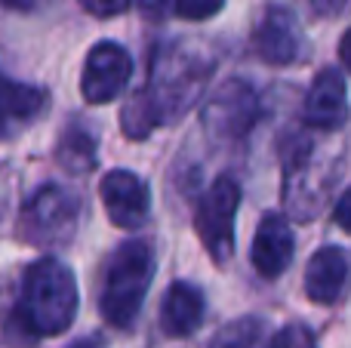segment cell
Masks as SVG:
<instances>
[{
    "label": "cell",
    "mask_w": 351,
    "mask_h": 348,
    "mask_svg": "<svg viewBox=\"0 0 351 348\" xmlns=\"http://www.w3.org/2000/svg\"><path fill=\"white\" fill-rule=\"evenodd\" d=\"M77 222V201L59 185H47L28 201L22 213V232L31 244H59L68 240Z\"/></svg>",
    "instance_id": "cell-5"
},
{
    "label": "cell",
    "mask_w": 351,
    "mask_h": 348,
    "mask_svg": "<svg viewBox=\"0 0 351 348\" xmlns=\"http://www.w3.org/2000/svg\"><path fill=\"white\" fill-rule=\"evenodd\" d=\"M305 123L321 129H339L348 121V92H346V77L336 68H324L315 77V84L305 92L302 105Z\"/></svg>",
    "instance_id": "cell-11"
},
{
    "label": "cell",
    "mask_w": 351,
    "mask_h": 348,
    "mask_svg": "<svg viewBox=\"0 0 351 348\" xmlns=\"http://www.w3.org/2000/svg\"><path fill=\"white\" fill-rule=\"evenodd\" d=\"M268 348H317V343H315V333H311L308 327L290 324L271 339Z\"/></svg>",
    "instance_id": "cell-17"
},
{
    "label": "cell",
    "mask_w": 351,
    "mask_h": 348,
    "mask_svg": "<svg viewBox=\"0 0 351 348\" xmlns=\"http://www.w3.org/2000/svg\"><path fill=\"white\" fill-rule=\"evenodd\" d=\"M210 68H213L210 59H200L194 53H182V47L173 49V53H164L154 62L152 86L139 92L154 127L179 117L182 111H188V105L204 90L206 77H210Z\"/></svg>",
    "instance_id": "cell-3"
},
{
    "label": "cell",
    "mask_w": 351,
    "mask_h": 348,
    "mask_svg": "<svg viewBox=\"0 0 351 348\" xmlns=\"http://www.w3.org/2000/svg\"><path fill=\"white\" fill-rule=\"evenodd\" d=\"M241 203V185L231 176H219L200 197L197 213H194V228L204 240L206 253L216 265H225L234 256V213Z\"/></svg>",
    "instance_id": "cell-4"
},
{
    "label": "cell",
    "mask_w": 351,
    "mask_h": 348,
    "mask_svg": "<svg viewBox=\"0 0 351 348\" xmlns=\"http://www.w3.org/2000/svg\"><path fill=\"white\" fill-rule=\"evenodd\" d=\"M253 47L262 62L268 65H290L302 53V34L290 10L284 6H268L262 12L259 25L253 31Z\"/></svg>",
    "instance_id": "cell-9"
},
{
    "label": "cell",
    "mask_w": 351,
    "mask_h": 348,
    "mask_svg": "<svg viewBox=\"0 0 351 348\" xmlns=\"http://www.w3.org/2000/svg\"><path fill=\"white\" fill-rule=\"evenodd\" d=\"M293 228L280 213H268L253 234V265L262 277H280L293 262Z\"/></svg>",
    "instance_id": "cell-12"
},
{
    "label": "cell",
    "mask_w": 351,
    "mask_h": 348,
    "mask_svg": "<svg viewBox=\"0 0 351 348\" xmlns=\"http://www.w3.org/2000/svg\"><path fill=\"white\" fill-rule=\"evenodd\" d=\"M339 55H342V65L351 71V28L342 34V40H339Z\"/></svg>",
    "instance_id": "cell-22"
},
{
    "label": "cell",
    "mask_w": 351,
    "mask_h": 348,
    "mask_svg": "<svg viewBox=\"0 0 351 348\" xmlns=\"http://www.w3.org/2000/svg\"><path fill=\"white\" fill-rule=\"evenodd\" d=\"M333 219H336V225H339L342 232L351 234V188L339 197V203H336V210H333Z\"/></svg>",
    "instance_id": "cell-20"
},
{
    "label": "cell",
    "mask_w": 351,
    "mask_h": 348,
    "mask_svg": "<svg viewBox=\"0 0 351 348\" xmlns=\"http://www.w3.org/2000/svg\"><path fill=\"white\" fill-rule=\"evenodd\" d=\"M154 277V253L145 240H127L111 253L102 281V318L111 327H133Z\"/></svg>",
    "instance_id": "cell-2"
},
{
    "label": "cell",
    "mask_w": 351,
    "mask_h": 348,
    "mask_svg": "<svg viewBox=\"0 0 351 348\" xmlns=\"http://www.w3.org/2000/svg\"><path fill=\"white\" fill-rule=\"evenodd\" d=\"M102 191V203L108 219L117 228H139L148 219L152 210V197H148V185L142 182L136 173L130 170H111L99 185Z\"/></svg>",
    "instance_id": "cell-8"
},
{
    "label": "cell",
    "mask_w": 351,
    "mask_h": 348,
    "mask_svg": "<svg viewBox=\"0 0 351 348\" xmlns=\"http://www.w3.org/2000/svg\"><path fill=\"white\" fill-rule=\"evenodd\" d=\"M256 111H259L256 90L247 80L231 77L210 96L206 111H204V123L213 139L231 142V139H241V136L253 127Z\"/></svg>",
    "instance_id": "cell-6"
},
{
    "label": "cell",
    "mask_w": 351,
    "mask_h": 348,
    "mask_svg": "<svg viewBox=\"0 0 351 348\" xmlns=\"http://www.w3.org/2000/svg\"><path fill=\"white\" fill-rule=\"evenodd\" d=\"M3 3H10V6H31V0H3Z\"/></svg>",
    "instance_id": "cell-24"
},
{
    "label": "cell",
    "mask_w": 351,
    "mask_h": 348,
    "mask_svg": "<svg viewBox=\"0 0 351 348\" xmlns=\"http://www.w3.org/2000/svg\"><path fill=\"white\" fill-rule=\"evenodd\" d=\"M351 281V256L342 247H321L305 269V296L315 306H336Z\"/></svg>",
    "instance_id": "cell-10"
},
{
    "label": "cell",
    "mask_w": 351,
    "mask_h": 348,
    "mask_svg": "<svg viewBox=\"0 0 351 348\" xmlns=\"http://www.w3.org/2000/svg\"><path fill=\"white\" fill-rule=\"evenodd\" d=\"M80 6H84L90 16H96V18H111V16L127 12L130 0H80Z\"/></svg>",
    "instance_id": "cell-18"
},
{
    "label": "cell",
    "mask_w": 351,
    "mask_h": 348,
    "mask_svg": "<svg viewBox=\"0 0 351 348\" xmlns=\"http://www.w3.org/2000/svg\"><path fill=\"white\" fill-rule=\"evenodd\" d=\"M133 74V59L130 53L114 40H102L90 49L84 62V77H80V92L86 102L105 105L117 99Z\"/></svg>",
    "instance_id": "cell-7"
},
{
    "label": "cell",
    "mask_w": 351,
    "mask_h": 348,
    "mask_svg": "<svg viewBox=\"0 0 351 348\" xmlns=\"http://www.w3.org/2000/svg\"><path fill=\"white\" fill-rule=\"evenodd\" d=\"M71 348H102L96 343V339H84V343H77V345H71Z\"/></svg>",
    "instance_id": "cell-23"
},
{
    "label": "cell",
    "mask_w": 351,
    "mask_h": 348,
    "mask_svg": "<svg viewBox=\"0 0 351 348\" xmlns=\"http://www.w3.org/2000/svg\"><path fill=\"white\" fill-rule=\"evenodd\" d=\"M268 330L259 318H237L216 333L210 348H265Z\"/></svg>",
    "instance_id": "cell-15"
},
{
    "label": "cell",
    "mask_w": 351,
    "mask_h": 348,
    "mask_svg": "<svg viewBox=\"0 0 351 348\" xmlns=\"http://www.w3.org/2000/svg\"><path fill=\"white\" fill-rule=\"evenodd\" d=\"M308 3L321 18H336L348 6V0H308Z\"/></svg>",
    "instance_id": "cell-21"
},
{
    "label": "cell",
    "mask_w": 351,
    "mask_h": 348,
    "mask_svg": "<svg viewBox=\"0 0 351 348\" xmlns=\"http://www.w3.org/2000/svg\"><path fill=\"white\" fill-rule=\"evenodd\" d=\"M43 102L47 96L37 86L19 84V80L0 74V139H10L22 127H28L43 111Z\"/></svg>",
    "instance_id": "cell-14"
},
{
    "label": "cell",
    "mask_w": 351,
    "mask_h": 348,
    "mask_svg": "<svg viewBox=\"0 0 351 348\" xmlns=\"http://www.w3.org/2000/svg\"><path fill=\"white\" fill-rule=\"evenodd\" d=\"M204 293L194 284H173L167 290L164 302H160V327L167 336H191L200 324H204Z\"/></svg>",
    "instance_id": "cell-13"
},
{
    "label": "cell",
    "mask_w": 351,
    "mask_h": 348,
    "mask_svg": "<svg viewBox=\"0 0 351 348\" xmlns=\"http://www.w3.org/2000/svg\"><path fill=\"white\" fill-rule=\"evenodd\" d=\"M77 314V281L59 259H40L28 269L22 287V318L34 336H59Z\"/></svg>",
    "instance_id": "cell-1"
},
{
    "label": "cell",
    "mask_w": 351,
    "mask_h": 348,
    "mask_svg": "<svg viewBox=\"0 0 351 348\" xmlns=\"http://www.w3.org/2000/svg\"><path fill=\"white\" fill-rule=\"evenodd\" d=\"M12 197H16V179L6 166H0V225L3 219L10 216V207H12Z\"/></svg>",
    "instance_id": "cell-19"
},
{
    "label": "cell",
    "mask_w": 351,
    "mask_h": 348,
    "mask_svg": "<svg viewBox=\"0 0 351 348\" xmlns=\"http://www.w3.org/2000/svg\"><path fill=\"white\" fill-rule=\"evenodd\" d=\"M225 6V0H176V16L188 18V22H204L213 18Z\"/></svg>",
    "instance_id": "cell-16"
}]
</instances>
